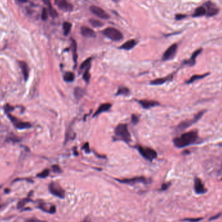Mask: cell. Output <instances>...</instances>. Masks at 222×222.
Segmentation results:
<instances>
[{
    "label": "cell",
    "mask_w": 222,
    "mask_h": 222,
    "mask_svg": "<svg viewBox=\"0 0 222 222\" xmlns=\"http://www.w3.org/2000/svg\"><path fill=\"white\" fill-rule=\"evenodd\" d=\"M199 138L198 132L196 130L190 131L182 134L181 136L174 138L173 144L177 148H182L194 144Z\"/></svg>",
    "instance_id": "obj_1"
},
{
    "label": "cell",
    "mask_w": 222,
    "mask_h": 222,
    "mask_svg": "<svg viewBox=\"0 0 222 222\" xmlns=\"http://www.w3.org/2000/svg\"><path fill=\"white\" fill-rule=\"evenodd\" d=\"M208 73H205V74H202V75H192L190 78L186 82V83H187V84H191V83H194L196 81H198V80H200L201 79H203L205 78V77H207V75H208Z\"/></svg>",
    "instance_id": "obj_22"
},
{
    "label": "cell",
    "mask_w": 222,
    "mask_h": 222,
    "mask_svg": "<svg viewBox=\"0 0 222 222\" xmlns=\"http://www.w3.org/2000/svg\"><path fill=\"white\" fill-rule=\"evenodd\" d=\"M103 34L111 40L119 41L123 38V34L117 29L114 27H108L103 31Z\"/></svg>",
    "instance_id": "obj_4"
},
{
    "label": "cell",
    "mask_w": 222,
    "mask_h": 222,
    "mask_svg": "<svg viewBox=\"0 0 222 222\" xmlns=\"http://www.w3.org/2000/svg\"><path fill=\"white\" fill-rule=\"evenodd\" d=\"M90 10L93 14H94L98 17L101 19H107L109 18V15L103 9L97 7V6H91L90 7Z\"/></svg>",
    "instance_id": "obj_11"
},
{
    "label": "cell",
    "mask_w": 222,
    "mask_h": 222,
    "mask_svg": "<svg viewBox=\"0 0 222 222\" xmlns=\"http://www.w3.org/2000/svg\"><path fill=\"white\" fill-rule=\"evenodd\" d=\"M138 120H139V117L137 115H134V114H133L131 116V122L134 124H137L138 122Z\"/></svg>",
    "instance_id": "obj_34"
},
{
    "label": "cell",
    "mask_w": 222,
    "mask_h": 222,
    "mask_svg": "<svg viewBox=\"0 0 222 222\" xmlns=\"http://www.w3.org/2000/svg\"><path fill=\"white\" fill-rule=\"evenodd\" d=\"M201 51H202L201 48H200V49H199L198 50L195 51L194 52L192 53V56L190 57V59L188 60L185 61L184 64H187V65H190V66H194V64H195V62H196V60H195L196 58H197V57L201 53Z\"/></svg>",
    "instance_id": "obj_15"
},
{
    "label": "cell",
    "mask_w": 222,
    "mask_h": 222,
    "mask_svg": "<svg viewBox=\"0 0 222 222\" xmlns=\"http://www.w3.org/2000/svg\"><path fill=\"white\" fill-rule=\"evenodd\" d=\"M81 33L83 37L87 38H94L96 37L95 32L91 29V28L87 27H82L81 29Z\"/></svg>",
    "instance_id": "obj_17"
},
{
    "label": "cell",
    "mask_w": 222,
    "mask_h": 222,
    "mask_svg": "<svg viewBox=\"0 0 222 222\" xmlns=\"http://www.w3.org/2000/svg\"><path fill=\"white\" fill-rule=\"evenodd\" d=\"M55 211H56L55 206H51V207L50 208L48 212H50V213H51V214H54L55 212Z\"/></svg>",
    "instance_id": "obj_40"
},
{
    "label": "cell",
    "mask_w": 222,
    "mask_h": 222,
    "mask_svg": "<svg viewBox=\"0 0 222 222\" xmlns=\"http://www.w3.org/2000/svg\"><path fill=\"white\" fill-rule=\"evenodd\" d=\"M172 78H173L172 75L165 77V78H158V79H156L153 80V81H151L150 84L153 85H160L164 84V83H166L167 81H170V80L172 79Z\"/></svg>",
    "instance_id": "obj_18"
},
{
    "label": "cell",
    "mask_w": 222,
    "mask_h": 222,
    "mask_svg": "<svg viewBox=\"0 0 222 222\" xmlns=\"http://www.w3.org/2000/svg\"><path fill=\"white\" fill-rule=\"evenodd\" d=\"M203 6L206 9V11H207V14H206L208 17H212V16H214L218 14L219 10L214 3L211 1H207L205 3Z\"/></svg>",
    "instance_id": "obj_10"
},
{
    "label": "cell",
    "mask_w": 222,
    "mask_h": 222,
    "mask_svg": "<svg viewBox=\"0 0 222 222\" xmlns=\"http://www.w3.org/2000/svg\"><path fill=\"white\" fill-rule=\"evenodd\" d=\"M177 51V44H172V46H170L168 49L165 51V52L164 53L162 59L163 60H168L170 59H172L173 58L175 57Z\"/></svg>",
    "instance_id": "obj_7"
},
{
    "label": "cell",
    "mask_w": 222,
    "mask_h": 222,
    "mask_svg": "<svg viewBox=\"0 0 222 222\" xmlns=\"http://www.w3.org/2000/svg\"><path fill=\"white\" fill-rule=\"evenodd\" d=\"M8 116H9V118H10L11 121H12V123L13 124L14 126L18 129H28L31 127V124L29 123V122H24V121L19 120L18 119H17L14 116H12L10 114H8Z\"/></svg>",
    "instance_id": "obj_8"
},
{
    "label": "cell",
    "mask_w": 222,
    "mask_h": 222,
    "mask_svg": "<svg viewBox=\"0 0 222 222\" xmlns=\"http://www.w3.org/2000/svg\"><path fill=\"white\" fill-rule=\"evenodd\" d=\"M44 2L47 5L48 9H49V13L50 14L51 17H57V14H58L57 12H56L55 10V9H53L52 6H51V4L50 0H44Z\"/></svg>",
    "instance_id": "obj_23"
},
{
    "label": "cell",
    "mask_w": 222,
    "mask_h": 222,
    "mask_svg": "<svg viewBox=\"0 0 222 222\" xmlns=\"http://www.w3.org/2000/svg\"><path fill=\"white\" fill-rule=\"evenodd\" d=\"M118 182L124 184H135V183H139V182H144L147 183V179L145 178L144 177H133L131 179H117Z\"/></svg>",
    "instance_id": "obj_9"
},
{
    "label": "cell",
    "mask_w": 222,
    "mask_h": 222,
    "mask_svg": "<svg viewBox=\"0 0 222 222\" xmlns=\"http://www.w3.org/2000/svg\"><path fill=\"white\" fill-rule=\"evenodd\" d=\"M55 4L61 10L65 11H70L73 9L72 5L67 0H55Z\"/></svg>",
    "instance_id": "obj_13"
},
{
    "label": "cell",
    "mask_w": 222,
    "mask_h": 222,
    "mask_svg": "<svg viewBox=\"0 0 222 222\" xmlns=\"http://www.w3.org/2000/svg\"><path fill=\"white\" fill-rule=\"evenodd\" d=\"M92 58H88L87 59L85 60L84 62H83L79 67V70L81 71L86 70L89 66H91V62H92Z\"/></svg>",
    "instance_id": "obj_26"
},
{
    "label": "cell",
    "mask_w": 222,
    "mask_h": 222,
    "mask_svg": "<svg viewBox=\"0 0 222 222\" xmlns=\"http://www.w3.org/2000/svg\"><path fill=\"white\" fill-rule=\"evenodd\" d=\"M137 41L135 40H130L126 42H125L122 46L120 47L121 49L125 50H130L136 46L137 45Z\"/></svg>",
    "instance_id": "obj_20"
},
{
    "label": "cell",
    "mask_w": 222,
    "mask_h": 222,
    "mask_svg": "<svg viewBox=\"0 0 222 222\" xmlns=\"http://www.w3.org/2000/svg\"><path fill=\"white\" fill-rule=\"evenodd\" d=\"M49 174H50V170L48 169H46L43 170V171L40 172V173H38V174L37 175V177L40 178H46L48 175H49Z\"/></svg>",
    "instance_id": "obj_32"
},
{
    "label": "cell",
    "mask_w": 222,
    "mask_h": 222,
    "mask_svg": "<svg viewBox=\"0 0 222 222\" xmlns=\"http://www.w3.org/2000/svg\"><path fill=\"white\" fill-rule=\"evenodd\" d=\"M114 133L118 138H120V140L125 142L128 143L131 141V134L126 124H119L116 127Z\"/></svg>",
    "instance_id": "obj_2"
},
{
    "label": "cell",
    "mask_w": 222,
    "mask_h": 222,
    "mask_svg": "<svg viewBox=\"0 0 222 222\" xmlns=\"http://www.w3.org/2000/svg\"><path fill=\"white\" fill-rule=\"evenodd\" d=\"M90 23L92 24L93 27H101L102 25H103V24L101 22L97 20H95V19H91V20H90Z\"/></svg>",
    "instance_id": "obj_30"
},
{
    "label": "cell",
    "mask_w": 222,
    "mask_h": 222,
    "mask_svg": "<svg viewBox=\"0 0 222 222\" xmlns=\"http://www.w3.org/2000/svg\"><path fill=\"white\" fill-rule=\"evenodd\" d=\"M13 109V107H12L11 106H9V105H7L5 107V111L6 112H9L11 111V110H12Z\"/></svg>",
    "instance_id": "obj_42"
},
{
    "label": "cell",
    "mask_w": 222,
    "mask_h": 222,
    "mask_svg": "<svg viewBox=\"0 0 222 222\" xmlns=\"http://www.w3.org/2000/svg\"><path fill=\"white\" fill-rule=\"evenodd\" d=\"M49 190L51 194L58 198L63 199L65 197V192L57 182H52L50 183L49 185Z\"/></svg>",
    "instance_id": "obj_6"
},
{
    "label": "cell",
    "mask_w": 222,
    "mask_h": 222,
    "mask_svg": "<svg viewBox=\"0 0 222 222\" xmlns=\"http://www.w3.org/2000/svg\"><path fill=\"white\" fill-rule=\"evenodd\" d=\"M83 149L85 151V152H90V147H89V144L85 143L84 144V146L83 147Z\"/></svg>",
    "instance_id": "obj_39"
},
{
    "label": "cell",
    "mask_w": 222,
    "mask_h": 222,
    "mask_svg": "<svg viewBox=\"0 0 222 222\" xmlns=\"http://www.w3.org/2000/svg\"><path fill=\"white\" fill-rule=\"evenodd\" d=\"M138 103H139V104L142 107L146 109L152 107H155L156 106L159 105V102L152 100H139L138 101Z\"/></svg>",
    "instance_id": "obj_14"
},
{
    "label": "cell",
    "mask_w": 222,
    "mask_h": 222,
    "mask_svg": "<svg viewBox=\"0 0 222 222\" xmlns=\"http://www.w3.org/2000/svg\"><path fill=\"white\" fill-rule=\"evenodd\" d=\"M202 220V218H187V219H185L183 220V221H189V222H198L199 221H201Z\"/></svg>",
    "instance_id": "obj_35"
},
{
    "label": "cell",
    "mask_w": 222,
    "mask_h": 222,
    "mask_svg": "<svg viewBox=\"0 0 222 222\" xmlns=\"http://www.w3.org/2000/svg\"><path fill=\"white\" fill-rule=\"evenodd\" d=\"M24 222H38V221L37 220H34V219H30V220H27Z\"/></svg>",
    "instance_id": "obj_43"
},
{
    "label": "cell",
    "mask_w": 222,
    "mask_h": 222,
    "mask_svg": "<svg viewBox=\"0 0 222 222\" xmlns=\"http://www.w3.org/2000/svg\"><path fill=\"white\" fill-rule=\"evenodd\" d=\"M221 215V213L218 214H216V216H212V217H211V218H210V220H216V219H217V218H218L219 217H220Z\"/></svg>",
    "instance_id": "obj_41"
},
{
    "label": "cell",
    "mask_w": 222,
    "mask_h": 222,
    "mask_svg": "<svg viewBox=\"0 0 222 222\" xmlns=\"http://www.w3.org/2000/svg\"><path fill=\"white\" fill-rule=\"evenodd\" d=\"M130 94L129 89L127 87H121L118 89L116 93L117 96H129Z\"/></svg>",
    "instance_id": "obj_27"
},
{
    "label": "cell",
    "mask_w": 222,
    "mask_h": 222,
    "mask_svg": "<svg viewBox=\"0 0 222 222\" xmlns=\"http://www.w3.org/2000/svg\"><path fill=\"white\" fill-rule=\"evenodd\" d=\"M194 190L195 192L198 194H205L207 192V189L205 188L201 180L198 177H195L194 180Z\"/></svg>",
    "instance_id": "obj_12"
},
{
    "label": "cell",
    "mask_w": 222,
    "mask_h": 222,
    "mask_svg": "<svg viewBox=\"0 0 222 222\" xmlns=\"http://www.w3.org/2000/svg\"><path fill=\"white\" fill-rule=\"evenodd\" d=\"M84 95V91L80 88H76L74 90V96L77 99H80Z\"/></svg>",
    "instance_id": "obj_28"
},
{
    "label": "cell",
    "mask_w": 222,
    "mask_h": 222,
    "mask_svg": "<svg viewBox=\"0 0 222 222\" xmlns=\"http://www.w3.org/2000/svg\"><path fill=\"white\" fill-rule=\"evenodd\" d=\"M71 27H72V25L69 22H64L63 24V29H64V34L67 36L68 34L70 33Z\"/></svg>",
    "instance_id": "obj_29"
},
{
    "label": "cell",
    "mask_w": 222,
    "mask_h": 222,
    "mask_svg": "<svg viewBox=\"0 0 222 222\" xmlns=\"http://www.w3.org/2000/svg\"><path fill=\"white\" fill-rule=\"evenodd\" d=\"M205 113V111H202L198 112V114H196L194 118L192 119H190V120H186L185 121H183L181 122L177 126V129L179 131H183L186 129L190 127L193 124H195L199 120H200L201 118L203 116V115Z\"/></svg>",
    "instance_id": "obj_3"
},
{
    "label": "cell",
    "mask_w": 222,
    "mask_h": 222,
    "mask_svg": "<svg viewBox=\"0 0 222 222\" xmlns=\"http://www.w3.org/2000/svg\"><path fill=\"white\" fill-rule=\"evenodd\" d=\"M186 17V15L185 14H177L175 17V19L177 20H181L182 19Z\"/></svg>",
    "instance_id": "obj_38"
},
{
    "label": "cell",
    "mask_w": 222,
    "mask_h": 222,
    "mask_svg": "<svg viewBox=\"0 0 222 222\" xmlns=\"http://www.w3.org/2000/svg\"><path fill=\"white\" fill-rule=\"evenodd\" d=\"M90 67H91V66H89L86 70H85V72H84V73H83V79H84L85 81L86 82H87V83L89 82L90 78H91V74H90V73H89Z\"/></svg>",
    "instance_id": "obj_31"
},
{
    "label": "cell",
    "mask_w": 222,
    "mask_h": 222,
    "mask_svg": "<svg viewBox=\"0 0 222 222\" xmlns=\"http://www.w3.org/2000/svg\"><path fill=\"white\" fill-rule=\"evenodd\" d=\"M83 222H90V221H89V220H88V219H85L84 221H83Z\"/></svg>",
    "instance_id": "obj_45"
},
{
    "label": "cell",
    "mask_w": 222,
    "mask_h": 222,
    "mask_svg": "<svg viewBox=\"0 0 222 222\" xmlns=\"http://www.w3.org/2000/svg\"><path fill=\"white\" fill-rule=\"evenodd\" d=\"M207 14V11H206V9L204 6H200V7H198L195 9L194 11V13L193 14V17H199L204 16Z\"/></svg>",
    "instance_id": "obj_21"
},
{
    "label": "cell",
    "mask_w": 222,
    "mask_h": 222,
    "mask_svg": "<svg viewBox=\"0 0 222 222\" xmlns=\"http://www.w3.org/2000/svg\"><path fill=\"white\" fill-rule=\"evenodd\" d=\"M111 107H112V105L111 103H107L101 105L99 107V108L97 109V111H96V112L94 114V117H96L100 114H102L103 112H107L109 109L111 108Z\"/></svg>",
    "instance_id": "obj_16"
},
{
    "label": "cell",
    "mask_w": 222,
    "mask_h": 222,
    "mask_svg": "<svg viewBox=\"0 0 222 222\" xmlns=\"http://www.w3.org/2000/svg\"><path fill=\"white\" fill-rule=\"evenodd\" d=\"M41 18L42 20H46L48 18V11L46 8H44L42 11Z\"/></svg>",
    "instance_id": "obj_33"
},
{
    "label": "cell",
    "mask_w": 222,
    "mask_h": 222,
    "mask_svg": "<svg viewBox=\"0 0 222 222\" xmlns=\"http://www.w3.org/2000/svg\"><path fill=\"white\" fill-rule=\"evenodd\" d=\"M170 184H171L170 182H167V183L163 184L161 187V190H166L168 189L169 188V186H170Z\"/></svg>",
    "instance_id": "obj_37"
},
{
    "label": "cell",
    "mask_w": 222,
    "mask_h": 222,
    "mask_svg": "<svg viewBox=\"0 0 222 222\" xmlns=\"http://www.w3.org/2000/svg\"><path fill=\"white\" fill-rule=\"evenodd\" d=\"M18 1L22 2V3H25V2L27 1V0H18Z\"/></svg>",
    "instance_id": "obj_44"
},
{
    "label": "cell",
    "mask_w": 222,
    "mask_h": 222,
    "mask_svg": "<svg viewBox=\"0 0 222 222\" xmlns=\"http://www.w3.org/2000/svg\"><path fill=\"white\" fill-rule=\"evenodd\" d=\"M19 63H20V66L22 69V73H23L25 81H27L29 78V70L27 64L25 62H23V61H20Z\"/></svg>",
    "instance_id": "obj_19"
},
{
    "label": "cell",
    "mask_w": 222,
    "mask_h": 222,
    "mask_svg": "<svg viewBox=\"0 0 222 222\" xmlns=\"http://www.w3.org/2000/svg\"><path fill=\"white\" fill-rule=\"evenodd\" d=\"M52 170H53V171L55 173H60L61 172H62L60 168L58 165L52 166Z\"/></svg>",
    "instance_id": "obj_36"
},
{
    "label": "cell",
    "mask_w": 222,
    "mask_h": 222,
    "mask_svg": "<svg viewBox=\"0 0 222 222\" xmlns=\"http://www.w3.org/2000/svg\"><path fill=\"white\" fill-rule=\"evenodd\" d=\"M74 79H75V75H74V73L73 72H68L64 73V80L66 82H73L74 81Z\"/></svg>",
    "instance_id": "obj_25"
},
{
    "label": "cell",
    "mask_w": 222,
    "mask_h": 222,
    "mask_svg": "<svg viewBox=\"0 0 222 222\" xmlns=\"http://www.w3.org/2000/svg\"></svg>",
    "instance_id": "obj_46"
},
{
    "label": "cell",
    "mask_w": 222,
    "mask_h": 222,
    "mask_svg": "<svg viewBox=\"0 0 222 222\" xmlns=\"http://www.w3.org/2000/svg\"><path fill=\"white\" fill-rule=\"evenodd\" d=\"M72 50L73 53V60L77 64V59H78V53H77V44L75 40L72 39Z\"/></svg>",
    "instance_id": "obj_24"
},
{
    "label": "cell",
    "mask_w": 222,
    "mask_h": 222,
    "mask_svg": "<svg viewBox=\"0 0 222 222\" xmlns=\"http://www.w3.org/2000/svg\"><path fill=\"white\" fill-rule=\"evenodd\" d=\"M138 152L140 153V155L142 156L144 159L148 160H152L155 159L157 157V153L155 150L149 147H144L139 146L138 147Z\"/></svg>",
    "instance_id": "obj_5"
}]
</instances>
